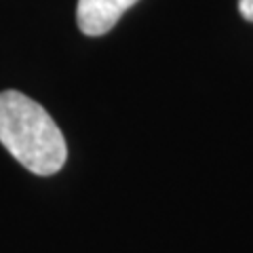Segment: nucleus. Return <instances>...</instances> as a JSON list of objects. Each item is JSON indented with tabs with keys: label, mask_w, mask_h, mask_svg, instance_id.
<instances>
[{
	"label": "nucleus",
	"mask_w": 253,
	"mask_h": 253,
	"mask_svg": "<svg viewBox=\"0 0 253 253\" xmlns=\"http://www.w3.org/2000/svg\"><path fill=\"white\" fill-rule=\"evenodd\" d=\"M239 11L243 15V19L253 21V0H239Z\"/></svg>",
	"instance_id": "nucleus-3"
},
{
	"label": "nucleus",
	"mask_w": 253,
	"mask_h": 253,
	"mask_svg": "<svg viewBox=\"0 0 253 253\" xmlns=\"http://www.w3.org/2000/svg\"><path fill=\"white\" fill-rule=\"evenodd\" d=\"M0 144L36 175L57 173L68 156L57 123L19 91L0 93Z\"/></svg>",
	"instance_id": "nucleus-1"
},
{
	"label": "nucleus",
	"mask_w": 253,
	"mask_h": 253,
	"mask_svg": "<svg viewBox=\"0 0 253 253\" xmlns=\"http://www.w3.org/2000/svg\"><path fill=\"white\" fill-rule=\"evenodd\" d=\"M137 0H78L76 21L86 36H101L129 11Z\"/></svg>",
	"instance_id": "nucleus-2"
}]
</instances>
